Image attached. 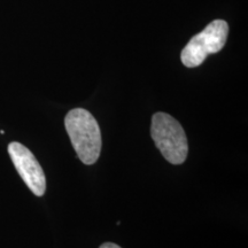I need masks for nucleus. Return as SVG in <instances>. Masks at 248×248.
<instances>
[{"label": "nucleus", "instance_id": "1", "mask_svg": "<svg viewBox=\"0 0 248 248\" xmlns=\"http://www.w3.org/2000/svg\"><path fill=\"white\" fill-rule=\"evenodd\" d=\"M64 125L78 159L88 166L97 162L102 140L99 124L92 114L83 108L71 109L64 119Z\"/></svg>", "mask_w": 248, "mask_h": 248}, {"label": "nucleus", "instance_id": "2", "mask_svg": "<svg viewBox=\"0 0 248 248\" xmlns=\"http://www.w3.org/2000/svg\"><path fill=\"white\" fill-rule=\"evenodd\" d=\"M151 136L163 157L171 164H182L188 153L185 131L177 120L168 114L155 113L152 116Z\"/></svg>", "mask_w": 248, "mask_h": 248}, {"label": "nucleus", "instance_id": "3", "mask_svg": "<svg viewBox=\"0 0 248 248\" xmlns=\"http://www.w3.org/2000/svg\"><path fill=\"white\" fill-rule=\"evenodd\" d=\"M228 33L229 26L225 21L215 20L210 22L183 48V64L187 68L199 67L209 54L217 53L224 47Z\"/></svg>", "mask_w": 248, "mask_h": 248}, {"label": "nucleus", "instance_id": "4", "mask_svg": "<svg viewBox=\"0 0 248 248\" xmlns=\"http://www.w3.org/2000/svg\"><path fill=\"white\" fill-rule=\"evenodd\" d=\"M8 154L15 169L17 170L18 175L29 190L36 197L44 195L46 191L45 173L35 155L24 145L17 141H13L8 145Z\"/></svg>", "mask_w": 248, "mask_h": 248}, {"label": "nucleus", "instance_id": "5", "mask_svg": "<svg viewBox=\"0 0 248 248\" xmlns=\"http://www.w3.org/2000/svg\"><path fill=\"white\" fill-rule=\"evenodd\" d=\"M99 248H121V247L119 246V245H116L114 243H105V244H102Z\"/></svg>", "mask_w": 248, "mask_h": 248}]
</instances>
